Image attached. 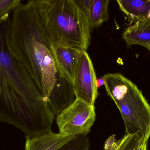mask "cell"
<instances>
[{
  "instance_id": "cell-5",
  "label": "cell",
  "mask_w": 150,
  "mask_h": 150,
  "mask_svg": "<svg viewBox=\"0 0 150 150\" xmlns=\"http://www.w3.org/2000/svg\"><path fill=\"white\" fill-rule=\"evenodd\" d=\"M94 105L76 98L56 116L59 133L71 136L88 135L96 120Z\"/></svg>"
},
{
  "instance_id": "cell-13",
  "label": "cell",
  "mask_w": 150,
  "mask_h": 150,
  "mask_svg": "<svg viewBox=\"0 0 150 150\" xmlns=\"http://www.w3.org/2000/svg\"><path fill=\"white\" fill-rule=\"evenodd\" d=\"M91 142L88 135L75 136L59 150H90Z\"/></svg>"
},
{
  "instance_id": "cell-2",
  "label": "cell",
  "mask_w": 150,
  "mask_h": 150,
  "mask_svg": "<svg viewBox=\"0 0 150 150\" xmlns=\"http://www.w3.org/2000/svg\"><path fill=\"white\" fill-rule=\"evenodd\" d=\"M6 21L0 24V122L22 130L26 138L52 130L55 116L6 41Z\"/></svg>"
},
{
  "instance_id": "cell-18",
  "label": "cell",
  "mask_w": 150,
  "mask_h": 150,
  "mask_svg": "<svg viewBox=\"0 0 150 150\" xmlns=\"http://www.w3.org/2000/svg\"><path fill=\"white\" fill-rule=\"evenodd\" d=\"M148 142L146 141H144L138 150H147V149H148Z\"/></svg>"
},
{
  "instance_id": "cell-3",
  "label": "cell",
  "mask_w": 150,
  "mask_h": 150,
  "mask_svg": "<svg viewBox=\"0 0 150 150\" xmlns=\"http://www.w3.org/2000/svg\"><path fill=\"white\" fill-rule=\"evenodd\" d=\"M35 1L52 44L86 51L91 39L90 24L75 0Z\"/></svg>"
},
{
  "instance_id": "cell-7",
  "label": "cell",
  "mask_w": 150,
  "mask_h": 150,
  "mask_svg": "<svg viewBox=\"0 0 150 150\" xmlns=\"http://www.w3.org/2000/svg\"><path fill=\"white\" fill-rule=\"evenodd\" d=\"M51 47L59 68L73 84L79 59L82 51L52 44Z\"/></svg>"
},
{
  "instance_id": "cell-14",
  "label": "cell",
  "mask_w": 150,
  "mask_h": 150,
  "mask_svg": "<svg viewBox=\"0 0 150 150\" xmlns=\"http://www.w3.org/2000/svg\"><path fill=\"white\" fill-rule=\"evenodd\" d=\"M21 3L20 0H0V24L7 21Z\"/></svg>"
},
{
  "instance_id": "cell-4",
  "label": "cell",
  "mask_w": 150,
  "mask_h": 150,
  "mask_svg": "<svg viewBox=\"0 0 150 150\" xmlns=\"http://www.w3.org/2000/svg\"><path fill=\"white\" fill-rule=\"evenodd\" d=\"M106 91L119 109L126 133H139L148 141L150 137V105L142 91L120 73L103 76Z\"/></svg>"
},
{
  "instance_id": "cell-17",
  "label": "cell",
  "mask_w": 150,
  "mask_h": 150,
  "mask_svg": "<svg viewBox=\"0 0 150 150\" xmlns=\"http://www.w3.org/2000/svg\"><path fill=\"white\" fill-rule=\"evenodd\" d=\"M96 84L98 89L102 85H105V79L103 78V77H102L101 78L97 79L96 81Z\"/></svg>"
},
{
  "instance_id": "cell-6",
  "label": "cell",
  "mask_w": 150,
  "mask_h": 150,
  "mask_svg": "<svg viewBox=\"0 0 150 150\" xmlns=\"http://www.w3.org/2000/svg\"><path fill=\"white\" fill-rule=\"evenodd\" d=\"M96 74L91 60L86 51L80 54L76 69L73 88L76 98L94 105L98 97Z\"/></svg>"
},
{
  "instance_id": "cell-1",
  "label": "cell",
  "mask_w": 150,
  "mask_h": 150,
  "mask_svg": "<svg viewBox=\"0 0 150 150\" xmlns=\"http://www.w3.org/2000/svg\"><path fill=\"white\" fill-rule=\"evenodd\" d=\"M9 51L25 69L55 117L76 100L73 84L59 68L35 0L17 7L6 21Z\"/></svg>"
},
{
  "instance_id": "cell-19",
  "label": "cell",
  "mask_w": 150,
  "mask_h": 150,
  "mask_svg": "<svg viewBox=\"0 0 150 150\" xmlns=\"http://www.w3.org/2000/svg\"><path fill=\"white\" fill-rule=\"evenodd\" d=\"M146 48H147L148 50L150 51V41L147 43V45H146Z\"/></svg>"
},
{
  "instance_id": "cell-10",
  "label": "cell",
  "mask_w": 150,
  "mask_h": 150,
  "mask_svg": "<svg viewBox=\"0 0 150 150\" xmlns=\"http://www.w3.org/2000/svg\"><path fill=\"white\" fill-rule=\"evenodd\" d=\"M117 2L120 9L134 22L145 17L150 10V1L118 0Z\"/></svg>"
},
{
  "instance_id": "cell-11",
  "label": "cell",
  "mask_w": 150,
  "mask_h": 150,
  "mask_svg": "<svg viewBox=\"0 0 150 150\" xmlns=\"http://www.w3.org/2000/svg\"><path fill=\"white\" fill-rule=\"evenodd\" d=\"M109 0H91L88 17L91 29L100 26L108 19Z\"/></svg>"
},
{
  "instance_id": "cell-9",
  "label": "cell",
  "mask_w": 150,
  "mask_h": 150,
  "mask_svg": "<svg viewBox=\"0 0 150 150\" xmlns=\"http://www.w3.org/2000/svg\"><path fill=\"white\" fill-rule=\"evenodd\" d=\"M122 38L128 47L140 45L146 48L150 41V18L145 16L136 20L125 29Z\"/></svg>"
},
{
  "instance_id": "cell-16",
  "label": "cell",
  "mask_w": 150,
  "mask_h": 150,
  "mask_svg": "<svg viewBox=\"0 0 150 150\" xmlns=\"http://www.w3.org/2000/svg\"><path fill=\"white\" fill-rule=\"evenodd\" d=\"M75 1L87 16L90 6H91V0H75Z\"/></svg>"
},
{
  "instance_id": "cell-15",
  "label": "cell",
  "mask_w": 150,
  "mask_h": 150,
  "mask_svg": "<svg viewBox=\"0 0 150 150\" xmlns=\"http://www.w3.org/2000/svg\"><path fill=\"white\" fill-rule=\"evenodd\" d=\"M119 145V141H116L115 135L110 136L105 142L104 150H115Z\"/></svg>"
},
{
  "instance_id": "cell-12",
  "label": "cell",
  "mask_w": 150,
  "mask_h": 150,
  "mask_svg": "<svg viewBox=\"0 0 150 150\" xmlns=\"http://www.w3.org/2000/svg\"><path fill=\"white\" fill-rule=\"evenodd\" d=\"M145 141L140 133L126 134L118 141L119 145L115 150H138Z\"/></svg>"
},
{
  "instance_id": "cell-8",
  "label": "cell",
  "mask_w": 150,
  "mask_h": 150,
  "mask_svg": "<svg viewBox=\"0 0 150 150\" xmlns=\"http://www.w3.org/2000/svg\"><path fill=\"white\" fill-rule=\"evenodd\" d=\"M76 136L66 135L51 131L26 138L25 150H59Z\"/></svg>"
}]
</instances>
